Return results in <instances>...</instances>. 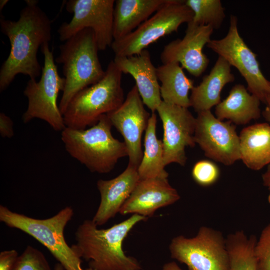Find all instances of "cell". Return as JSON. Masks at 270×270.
Listing matches in <instances>:
<instances>
[{"mask_svg": "<svg viewBox=\"0 0 270 270\" xmlns=\"http://www.w3.org/2000/svg\"><path fill=\"white\" fill-rule=\"evenodd\" d=\"M16 21L0 18L2 32L10 40V52L0 70V91L4 90L16 75L28 76L36 79L42 67L37 53L40 47L52 39L51 21L38 6V1H26Z\"/></svg>", "mask_w": 270, "mask_h": 270, "instance_id": "obj_1", "label": "cell"}, {"mask_svg": "<svg viewBox=\"0 0 270 270\" xmlns=\"http://www.w3.org/2000/svg\"><path fill=\"white\" fill-rule=\"evenodd\" d=\"M148 218L133 214L106 229H100L92 220H86L78 227L76 244L72 247L80 258L90 260L89 267L94 270H140L138 261L125 254L122 244L132 229Z\"/></svg>", "mask_w": 270, "mask_h": 270, "instance_id": "obj_2", "label": "cell"}, {"mask_svg": "<svg viewBox=\"0 0 270 270\" xmlns=\"http://www.w3.org/2000/svg\"><path fill=\"white\" fill-rule=\"evenodd\" d=\"M112 126L105 114L88 129L66 127L61 139L68 152L91 172L106 174L113 170L119 159L128 156L124 142L112 136Z\"/></svg>", "mask_w": 270, "mask_h": 270, "instance_id": "obj_3", "label": "cell"}, {"mask_svg": "<svg viewBox=\"0 0 270 270\" xmlns=\"http://www.w3.org/2000/svg\"><path fill=\"white\" fill-rule=\"evenodd\" d=\"M60 46L57 63L62 64L65 84L58 105L63 116L73 97L84 88L96 84L105 75L100 63L94 34L84 29Z\"/></svg>", "mask_w": 270, "mask_h": 270, "instance_id": "obj_4", "label": "cell"}, {"mask_svg": "<svg viewBox=\"0 0 270 270\" xmlns=\"http://www.w3.org/2000/svg\"><path fill=\"white\" fill-rule=\"evenodd\" d=\"M122 75L112 60L100 80L73 97L63 114L66 127L85 130L96 124L102 116L119 108L124 100Z\"/></svg>", "mask_w": 270, "mask_h": 270, "instance_id": "obj_5", "label": "cell"}, {"mask_svg": "<svg viewBox=\"0 0 270 270\" xmlns=\"http://www.w3.org/2000/svg\"><path fill=\"white\" fill-rule=\"evenodd\" d=\"M73 215L72 208L66 206L50 218L38 219L0 206L1 222L33 237L49 250L65 270H86L81 266V258L64 236V228Z\"/></svg>", "mask_w": 270, "mask_h": 270, "instance_id": "obj_6", "label": "cell"}, {"mask_svg": "<svg viewBox=\"0 0 270 270\" xmlns=\"http://www.w3.org/2000/svg\"><path fill=\"white\" fill-rule=\"evenodd\" d=\"M40 50L44 56L41 78L38 82L30 78L26 84L24 94L28 98V106L22 120L26 124L39 118L54 130L62 131L66 126L57 99L59 92L64 90L65 80L58 72L48 43L44 44Z\"/></svg>", "mask_w": 270, "mask_h": 270, "instance_id": "obj_7", "label": "cell"}, {"mask_svg": "<svg viewBox=\"0 0 270 270\" xmlns=\"http://www.w3.org/2000/svg\"><path fill=\"white\" fill-rule=\"evenodd\" d=\"M193 17V12L184 0H168L133 32L113 41L110 46L114 56L138 54L159 38L177 32L182 24L191 22Z\"/></svg>", "mask_w": 270, "mask_h": 270, "instance_id": "obj_8", "label": "cell"}, {"mask_svg": "<svg viewBox=\"0 0 270 270\" xmlns=\"http://www.w3.org/2000/svg\"><path fill=\"white\" fill-rule=\"evenodd\" d=\"M171 257L188 270H230L226 238L219 230L201 226L191 238L180 235L170 244Z\"/></svg>", "mask_w": 270, "mask_h": 270, "instance_id": "obj_9", "label": "cell"}, {"mask_svg": "<svg viewBox=\"0 0 270 270\" xmlns=\"http://www.w3.org/2000/svg\"><path fill=\"white\" fill-rule=\"evenodd\" d=\"M230 22L226 35L220 40H211L206 46L235 67L245 79L250 93L266 105L270 100V81L262 73L256 54L240 35L236 16L231 15Z\"/></svg>", "mask_w": 270, "mask_h": 270, "instance_id": "obj_10", "label": "cell"}, {"mask_svg": "<svg viewBox=\"0 0 270 270\" xmlns=\"http://www.w3.org/2000/svg\"><path fill=\"white\" fill-rule=\"evenodd\" d=\"M114 0H70L66 9L73 14L69 22L58 29L60 39L66 41L79 32L90 28L94 34L99 50L111 46L113 41Z\"/></svg>", "mask_w": 270, "mask_h": 270, "instance_id": "obj_11", "label": "cell"}, {"mask_svg": "<svg viewBox=\"0 0 270 270\" xmlns=\"http://www.w3.org/2000/svg\"><path fill=\"white\" fill-rule=\"evenodd\" d=\"M205 156L226 166L240 160V137L236 126L218 119L210 110L198 113L194 134Z\"/></svg>", "mask_w": 270, "mask_h": 270, "instance_id": "obj_12", "label": "cell"}, {"mask_svg": "<svg viewBox=\"0 0 270 270\" xmlns=\"http://www.w3.org/2000/svg\"><path fill=\"white\" fill-rule=\"evenodd\" d=\"M156 111L163 125L164 166L176 163L184 166L187 160L186 148L194 147L196 144V118L188 108L162 100Z\"/></svg>", "mask_w": 270, "mask_h": 270, "instance_id": "obj_13", "label": "cell"}, {"mask_svg": "<svg viewBox=\"0 0 270 270\" xmlns=\"http://www.w3.org/2000/svg\"><path fill=\"white\" fill-rule=\"evenodd\" d=\"M106 115L124 139L129 158L128 164L138 168L144 152L142 135L151 114L145 109L136 86H133L119 108Z\"/></svg>", "mask_w": 270, "mask_h": 270, "instance_id": "obj_14", "label": "cell"}, {"mask_svg": "<svg viewBox=\"0 0 270 270\" xmlns=\"http://www.w3.org/2000/svg\"><path fill=\"white\" fill-rule=\"evenodd\" d=\"M185 35L164 48L160 54L162 64L176 62L181 64L190 74L200 76L207 68L210 60L203 52L211 40L214 29L209 26H198L192 21L187 24Z\"/></svg>", "mask_w": 270, "mask_h": 270, "instance_id": "obj_15", "label": "cell"}, {"mask_svg": "<svg viewBox=\"0 0 270 270\" xmlns=\"http://www.w3.org/2000/svg\"><path fill=\"white\" fill-rule=\"evenodd\" d=\"M180 199V194L169 184L168 178L140 179L119 213L123 216L132 214L148 218L158 209Z\"/></svg>", "mask_w": 270, "mask_h": 270, "instance_id": "obj_16", "label": "cell"}, {"mask_svg": "<svg viewBox=\"0 0 270 270\" xmlns=\"http://www.w3.org/2000/svg\"><path fill=\"white\" fill-rule=\"evenodd\" d=\"M140 180L138 168L128 164L116 177L109 180H99L97 188L100 202L92 220L98 226L104 224L119 212Z\"/></svg>", "mask_w": 270, "mask_h": 270, "instance_id": "obj_17", "label": "cell"}, {"mask_svg": "<svg viewBox=\"0 0 270 270\" xmlns=\"http://www.w3.org/2000/svg\"><path fill=\"white\" fill-rule=\"evenodd\" d=\"M113 60L122 74L134 78L144 104L152 112L156 111L162 99L156 68L152 62L150 52L145 49L136 55L114 56Z\"/></svg>", "mask_w": 270, "mask_h": 270, "instance_id": "obj_18", "label": "cell"}, {"mask_svg": "<svg viewBox=\"0 0 270 270\" xmlns=\"http://www.w3.org/2000/svg\"><path fill=\"white\" fill-rule=\"evenodd\" d=\"M230 67L224 58L218 56L209 74L203 78L199 85L194 87L190 100V106L195 112L210 110L220 102L222 89L235 80Z\"/></svg>", "mask_w": 270, "mask_h": 270, "instance_id": "obj_19", "label": "cell"}, {"mask_svg": "<svg viewBox=\"0 0 270 270\" xmlns=\"http://www.w3.org/2000/svg\"><path fill=\"white\" fill-rule=\"evenodd\" d=\"M168 0H116L113 14L114 40L135 30Z\"/></svg>", "mask_w": 270, "mask_h": 270, "instance_id": "obj_20", "label": "cell"}, {"mask_svg": "<svg viewBox=\"0 0 270 270\" xmlns=\"http://www.w3.org/2000/svg\"><path fill=\"white\" fill-rule=\"evenodd\" d=\"M260 101L241 84L234 85L228 96L215 108L216 116L238 125L246 124L261 115Z\"/></svg>", "mask_w": 270, "mask_h": 270, "instance_id": "obj_21", "label": "cell"}, {"mask_svg": "<svg viewBox=\"0 0 270 270\" xmlns=\"http://www.w3.org/2000/svg\"><path fill=\"white\" fill-rule=\"evenodd\" d=\"M239 137L240 160L247 168L258 170L270 164L268 123H258L246 127Z\"/></svg>", "mask_w": 270, "mask_h": 270, "instance_id": "obj_22", "label": "cell"}, {"mask_svg": "<svg viewBox=\"0 0 270 270\" xmlns=\"http://www.w3.org/2000/svg\"><path fill=\"white\" fill-rule=\"evenodd\" d=\"M180 64H162L156 68L160 92L164 102L188 108L190 106L189 92L194 86V81L188 78Z\"/></svg>", "mask_w": 270, "mask_h": 270, "instance_id": "obj_23", "label": "cell"}, {"mask_svg": "<svg viewBox=\"0 0 270 270\" xmlns=\"http://www.w3.org/2000/svg\"><path fill=\"white\" fill-rule=\"evenodd\" d=\"M156 118L155 112H152L145 130L144 150L142 161L138 168L140 180L168 178V176L164 169L162 142L156 136Z\"/></svg>", "mask_w": 270, "mask_h": 270, "instance_id": "obj_24", "label": "cell"}, {"mask_svg": "<svg viewBox=\"0 0 270 270\" xmlns=\"http://www.w3.org/2000/svg\"><path fill=\"white\" fill-rule=\"evenodd\" d=\"M226 238L230 270H257L256 236H248L244 231L240 230L229 234Z\"/></svg>", "mask_w": 270, "mask_h": 270, "instance_id": "obj_25", "label": "cell"}, {"mask_svg": "<svg viewBox=\"0 0 270 270\" xmlns=\"http://www.w3.org/2000/svg\"><path fill=\"white\" fill-rule=\"evenodd\" d=\"M184 2L193 12V23L209 26L214 30L220 27L226 15L220 0H186Z\"/></svg>", "mask_w": 270, "mask_h": 270, "instance_id": "obj_26", "label": "cell"}, {"mask_svg": "<svg viewBox=\"0 0 270 270\" xmlns=\"http://www.w3.org/2000/svg\"><path fill=\"white\" fill-rule=\"evenodd\" d=\"M12 270H52L44 254L28 246L18 256Z\"/></svg>", "mask_w": 270, "mask_h": 270, "instance_id": "obj_27", "label": "cell"}, {"mask_svg": "<svg viewBox=\"0 0 270 270\" xmlns=\"http://www.w3.org/2000/svg\"><path fill=\"white\" fill-rule=\"evenodd\" d=\"M192 175L196 183L202 186H208L214 184L220 176L218 166L209 160H201L194 166Z\"/></svg>", "mask_w": 270, "mask_h": 270, "instance_id": "obj_28", "label": "cell"}, {"mask_svg": "<svg viewBox=\"0 0 270 270\" xmlns=\"http://www.w3.org/2000/svg\"><path fill=\"white\" fill-rule=\"evenodd\" d=\"M257 270H270V223L262 230L255 246Z\"/></svg>", "mask_w": 270, "mask_h": 270, "instance_id": "obj_29", "label": "cell"}, {"mask_svg": "<svg viewBox=\"0 0 270 270\" xmlns=\"http://www.w3.org/2000/svg\"><path fill=\"white\" fill-rule=\"evenodd\" d=\"M18 256L17 251L10 250L0 252V270H12Z\"/></svg>", "mask_w": 270, "mask_h": 270, "instance_id": "obj_30", "label": "cell"}, {"mask_svg": "<svg viewBox=\"0 0 270 270\" xmlns=\"http://www.w3.org/2000/svg\"><path fill=\"white\" fill-rule=\"evenodd\" d=\"M0 134L2 138H11L14 135L13 122L3 112L0 114Z\"/></svg>", "mask_w": 270, "mask_h": 270, "instance_id": "obj_31", "label": "cell"}, {"mask_svg": "<svg viewBox=\"0 0 270 270\" xmlns=\"http://www.w3.org/2000/svg\"><path fill=\"white\" fill-rule=\"evenodd\" d=\"M262 180L264 186L270 188V164H269L266 168V171L262 175Z\"/></svg>", "mask_w": 270, "mask_h": 270, "instance_id": "obj_32", "label": "cell"}, {"mask_svg": "<svg viewBox=\"0 0 270 270\" xmlns=\"http://www.w3.org/2000/svg\"><path fill=\"white\" fill-rule=\"evenodd\" d=\"M162 270H183L174 262H168L165 264Z\"/></svg>", "mask_w": 270, "mask_h": 270, "instance_id": "obj_33", "label": "cell"}, {"mask_svg": "<svg viewBox=\"0 0 270 270\" xmlns=\"http://www.w3.org/2000/svg\"><path fill=\"white\" fill-rule=\"evenodd\" d=\"M262 114L264 119L270 124V102L266 104V106L262 112Z\"/></svg>", "mask_w": 270, "mask_h": 270, "instance_id": "obj_34", "label": "cell"}, {"mask_svg": "<svg viewBox=\"0 0 270 270\" xmlns=\"http://www.w3.org/2000/svg\"><path fill=\"white\" fill-rule=\"evenodd\" d=\"M54 270H64V269L62 265L58 262L55 265Z\"/></svg>", "mask_w": 270, "mask_h": 270, "instance_id": "obj_35", "label": "cell"}, {"mask_svg": "<svg viewBox=\"0 0 270 270\" xmlns=\"http://www.w3.org/2000/svg\"><path fill=\"white\" fill-rule=\"evenodd\" d=\"M8 2V0H1L0 1V10H2L4 8V7L6 5L7 2Z\"/></svg>", "mask_w": 270, "mask_h": 270, "instance_id": "obj_36", "label": "cell"}, {"mask_svg": "<svg viewBox=\"0 0 270 270\" xmlns=\"http://www.w3.org/2000/svg\"><path fill=\"white\" fill-rule=\"evenodd\" d=\"M268 190H269V194H268V202L270 204V188H268Z\"/></svg>", "mask_w": 270, "mask_h": 270, "instance_id": "obj_37", "label": "cell"}, {"mask_svg": "<svg viewBox=\"0 0 270 270\" xmlns=\"http://www.w3.org/2000/svg\"><path fill=\"white\" fill-rule=\"evenodd\" d=\"M86 270H94L89 267L88 268H86Z\"/></svg>", "mask_w": 270, "mask_h": 270, "instance_id": "obj_38", "label": "cell"}, {"mask_svg": "<svg viewBox=\"0 0 270 270\" xmlns=\"http://www.w3.org/2000/svg\"><path fill=\"white\" fill-rule=\"evenodd\" d=\"M270 102V100L268 102Z\"/></svg>", "mask_w": 270, "mask_h": 270, "instance_id": "obj_39", "label": "cell"}]
</instances>
